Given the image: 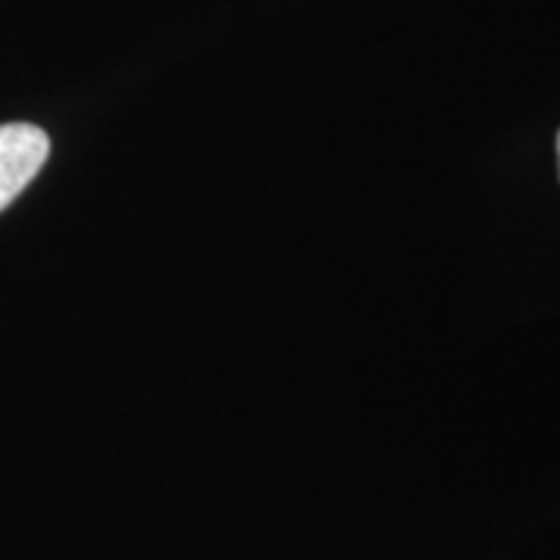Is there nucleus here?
<instances>
[{
	"mask_svg": "<svg viewBox=\"0 0 560 560\" xmlns=\"http://www.w3.org/2000/svg\"><path fill=\"white\" fill-rule=\"evenodd\" d=\"M50 156V138L38 125H0V212L35 180Z\"/></svg>",
	"mask_w": 560,
	"mask_h": 560,
	"instance_id": "f257e3e1",
	"label": "nucleus"
},
{
	"mask_svg": "<svg viewBox=\"0 0 560 560\" xmlns=\"http://www.w3.org/2000/svg\"><path fill=\"white\" fill-rule=\"evenodd\" d=\"M558 162H560V131H558Z\"/></svg>",
	"mask_w": 560,
	"mask_h": 560,
	"instance_id": "f03ea898",
	"label": "nucleus"
}]
</instances>
